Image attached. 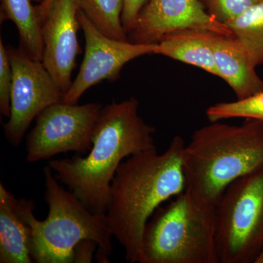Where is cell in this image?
Wrapping results in <instances>:
<instances>
[{"label":"cell","instance_id":"1","mask_svg":"<svg viewBox=\"0 0 263 263\" xmlns=\"http://www.w3.org/2000/svg\"><path fill=\"white\" fill-rule=\"evenodd\" d=\"M134 97L102 108L89 155L50 161L55 177L91 212L106 214L111 184L126 157L156 147L155 127L139 115Z\"/></svg>","mask_w":263,"mask_h":263},{"label":"cell","instance_id":"2","mask_svg":"<svg viewBox=\"0 0 263 263\" xmlns=\"http://www.w3.org/2000/svg\"><path fill=\"white\" fill-rule=\"evenodd\" d=\"M185 143L176 136L168 148H157L123 161L111 184L106 219L131 263H143V235L150 216L161 204L185 190L182 153Z\"/></svg>","mask_w":263,"mask_h":263},{"label":"cell","instance_id":"3","mask_svg":"<svg viewBox=\"0 0 263 263\" xmlns=\"http://www.w3.org/2000/svg\"><path fill=\"white\" fill-rule=\"evenodd\" d=\"M263 167V122H219L194 132L182 153L185 191L203 206L216 208L230 183Z\"/></svg>","mask_w":263,"mask_h":263},{"label":"cell","instance_id":"4","mask_svg":"<svg viewBox=\"0 0 263 263\" xmlns=\"http://www.w3.org/2000/svg\"><path fill=\"white\" fill-rule=\"evenodd\" d=\"M45 200L48 214L39 221L34 215L32 200L19 199L20 212L31 228V257L37 263L73 262L74 249L81 240L98 246L96 259L109 262L112 254L111 230L105 214H94L72 192L60 184L49 166L43 169Z\"/></svg>","mask_w":263,"mask_h":263},{"label":"cell","instance_id":"5","mask_svg":"<svg viewBox=\"0 0 263 263\" xmlns=\"http://www.w3.org/2000/svg\"><path fill=\"white\" fill-rule=\"evenodd\" d=\"M143 263H219L215 208L183 191L159 207L143 235Z\"/></svg>","mask_w":263,"mask_h":263},{"label":"cell","instance_id":"6","mask_svg":"<svg viewBox=\"0 0 263 263\" xmlns=\"http://www.w3.org/2000/svg\"><path fill=\"white\" fill-rule=\"evenodd\" d=\"M215 210L219 263H254L263 248V167L230 183Z\"/></svg>","mask_w":263,"mask_h":263},{"label":"cell","instance_id":"7","mask_svg":"<svg viewBox=\"0 0 263 263\" xmlns=\"http://www.w3.org/2000/svg\"><path fill=\"white\" fill-rule=\"evenodd\" d=\"M102 108L98 103L62 101L45 109L26 140L27 162L48 160L69 152L81 155L90 152Z\"/></svg>","mask_w":263,"mask_h":263},{"label":"cell","instance_id":"8","mask_svg":"<svg viewBox=\"0 0 263 263\" xmlns=\"http://www.w3.org/2000/svg\"><path fill=\"white\" fill-rule=\"evenodd\" d=\"M6 48L13 84L10 115L3 130L10 144L18 146L32 121L50 105L63 101L65 94L42 62L32 60L21 48Z\"/></svg>","mask_w":263,"mask_h":263},{"label":"cell","instance_id":"9","mask_svg":"<svg viewBox=\"0 0 263 263\" xmlns=\"http://www.w3.org/2000/svg\"><path fill=\"white\" fill-rule=\"evenodd\" d=\"M79 20L84 32L85 53L79 73L64 97L63 102L77 104L85 91L101 81H114L128 62L157 53L158 44L136 43L109 37L99 30L81 10Z\"/></svg>","mask_w":263,"mask_h":263},{"label":"cell","instance_id":"10","mask_svg":"<svg viewBox=\"0 0 263 263\" xmlns=\"http://www.w3.org/2000/svg\"><path fill=\"white\" fill-rule=\"evenodd\" d=\"M186 29L235 37L228 26L209 14L201 0H148L127 33V40L158 44L167 36Z\"/></svg>","mask_w":263,"mask_h":263},{"label":"cell","instance_id":"11","mask_svg":"<svg viewBox=\"0 0 263 263\" xmlns=\"http://www.w3.org/2000/svg\"><path fill=\"white\" fill-rule=\"evenodd\" d=\"M79 10V0H52L42 21V62L65 95L80 50Z\"/></svg>","mask_w":263,"mask_h":263},{"label":"cell","instance_id":"12","mask_svg":"<svg viewBox=\"0 0 263 263\" xmlns=\"http://www.w3.org/2000/svg\"><path fill=\"white\" fill-rule=\"evenodd\" d=\"M218 77L233 90L238 100L263 91V81L249 53L235 37L216 34L213 43Z\"/></svg>","mask_w":263,"mask_h":263},{"label":"cell","instance_id":"13","mask_svg":"<svg viewBox=\"0 0 263 263\" xmlns=\"http://www.w3.org/2000/svg\"><path fill=\"white\" fill-rule=\"evenodd\" d=\"M31 228L18 199L0 183V263H32Z\"/></svg>","mask_w":263,"mask_h":263},{"label":"cell","instance_id":"14","mask_svg":"<svg viewBox=\"0 0 263 263\" xmlns=\"http://www.w3.org/2000/svg\"><path fill=\"white\" fill-rule=\"evenodd\" d=\"M216 34L201 29L179 31L161 41L156 54L195 66L218 76L213 50Z\"/></svg>","mask_w":263,"mask_h":263},{"label":"cell","instance_id":"15","mask_svg":"<svg viewBox=\"0 0 263 263\" xmlns=\"http://www.w3.org/2000/svg\"><path fill=\"white\" fill-rule=\"evenodd\" d=\"M32 0H2L1 21L10 20L18 29L19 48L31 59L42 62V22Z\"/></svg>","mask_w":263,"mask_h":263},{"label":"cell","instance_id":"16","mask_svg":"<svg viewBox=\"0 0 263 263\" xmlns=\"http://www.w3.org/2000/svg\"><path fill=\"white\" fill-rule=\"evenodd\" d=\"M254 65H263V0L228 24Z\"/></svg>","mask_w":263,"mask_h":263},{"label":"cell","instance_id":"17","mask_svg":"<svg viewBox=\"0 0 263 263\" xmlns=\"http://www.w3.org/2000/svg\"><path fill=\"white\" fill-rule=\"evenodd\" d=\"M79 3L81 11L103 34L128 41L122 22L124 0H79Z\"/></svg>","mask_w":263,"mask_h":263},{"label":"cell","instance_id":"18","mask_svg":"<svg viewBox=\"0 0 263 263\" xmlns=\"http://www.w3.org/2000/svg\"><path fill=\"white\" fill-rule=\"evenodd\" d=\"M205 115L210 122L235 118L263 122V91L243 100L215 104L207 108Z\"/></svg>","mask_w":263,"mask_h":263},{"label":"cell","instance_id":"19","mask_svg":"<svg viewBox=\"0 0 263 263\" xmlns=\"http://www.w3.org/2000/svg\"><path fill=\"white\" fill-rule=\"evenodd\" d=\"M209 14L221 23L228 24L262 0H202Z\"/></svg>","mask_w":263,"mask_h":263},{"label":"cell","instance_id":"20","mask_svg":"<svg viewBox=\"0 0 263 263\" xmlns=\"http://www.w3.org/2000/svg\"><path fill=\"white\" fill-rule=\"evenodd\" d=\"M13 84V71L7 48L0 39V114L5 117L10 115V94Z\"/></svg>","mask_w":263,"mask_h":263},{"label":"cell","instance_id":"21","mask_svg":"<svg viewBox=\"0 0 263 263\" xmlns=\"http://www.w3.org/2000/svg\"><path fill=\"white\" fill-rule=\"evenodd\" d=\"M148 2V0H124L122 22L127 34Z\"/></svg>","mask_w":263,"mask_h":263},{"label":"cell","instance_id":"22","mask_svg":"<svg viewBox=\"0 0 263 263\" xmlns=\"http://www.w3.org/2000/svg\"><path fill=\"white\" fill-rule=\"evenodd\" d=\"M96 248H98L96 242L89 239L81 240L74 249L73 262H91Z\"/></svg>","mask_w":263,"mask_h":263},{"label":"cell","instance_id":"23","mask_svg":"<svg viewBox=\"0 0 263 263\" xmlns=\"http://www.w3.org/2000/svg\"><path fill=\"white\" fill-rule=\"evenodd\" d=\"M52 0H43L37 8L38 15H39L40 18L41 19L42 22L43 18H44L45 15L47 13L48 8H49L50 4Z\"/></svg>","mask_w":263,"mask_h":263},{"label":"cell","instance_id":"24","mask_svg":"<svg viewBox=\"0 0 263 263\" xmlns=\"http://www.w3.org/2000/svg\"><path fill=\"white\" fill-rule=\"evenodd\" d=\"M254 263H263V248L259 252L258 255L257 256L255 259H254Z\"/></svg>","mask_w":263,"mask_h":263},{"label":"cell","instance_id":"25","mask_svg":"<svg viewBox=\"0 0 263 263\" xmlns=\"http://www.w3.org/2000/svg\"><path fill=\"white\" fill-rule=\"evenodd\" d=\"M34 1H38L40 2V3H41V2L43 1V0H34Z\"/></svg>","mask_w":263,"mask_h":263}]
</instances>
